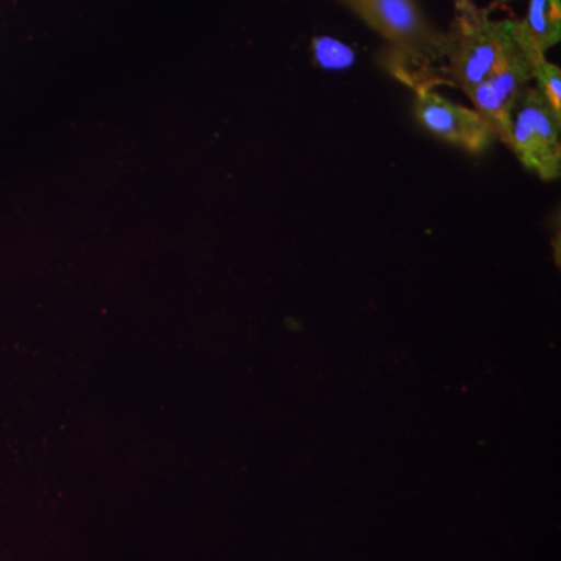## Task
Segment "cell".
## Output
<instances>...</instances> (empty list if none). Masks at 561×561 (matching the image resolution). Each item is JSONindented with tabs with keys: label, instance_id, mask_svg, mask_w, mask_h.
<instances>
[{
	"label": "cell",
	"instance_id": "1",
	"mask_svg": "<svg viewBox=\"0 0 561 561\" xmlns=\"http://www.w3.org/2000/svg\"><path fill=\"white\" fill-rule=\"evenodd\" d=\"M368 27L386 39L383 66L412 91L427 90L448 47V32L438 31L419 0H341Z\"/></svg>",
	"mask_w": 561,
	"mask_h": 561
},
{
	"label": "cell",
	"instance_id": "2",
	"mask_svg": "<svg viewBox=\"0 0 561 561\" xmlns=\"http://www.w3.org/2000/svg\"><path fill=\"white\" fill-rule=\"evenodd\" d=\"M515 20H493L490 10L457 14L448 31V47L437 69L432 70L427 90L451 87L470 95L489 79L519 46Z\"/></svg>",
	"mask_w": 561,
	"mask_h": 561
},
{
	"label": "cell",
	"instance_id": "3",
	"mask_svg": "<svg viewBox=\"0 0 561 561\" xmlns=\"http://www.w3.org/2000/svg\"><path fill=\"white\" fill-rule=\"evenodd\" d=\"M508 149L542 181L560 179L561 116L537 87H527L513 111Z\"/></svg>",
	"mask_w": 561,
	"mask_h": 561
},
{
	"label": "cell",
	"instance_id": "4",
	"mask_svg": "<svg viewBox=\"0 0 561 561\" xmlns=\"http://www.w3.org/2000/svg\"><path fill=\"white\" fill-rule=\"evenodd\" d=\"M538 58L542 57H535L522 41L511 57L468 95L474 110L494 133V138L507 147L511 144L513 111L534 80Z\"/></svg>",
	"mask_w": 561,
	"mask_h": 561
},
{
	"label": "cell",
	"instance_id": "5",
	"mask_svg": "<svg viewBox=\"0 0 561 561\" xmlns=\"http://www.w3.org/2000/svg\"><path fill=\"white\" fill-rule=\"evenodd\" d=\"M413 92V116L420 127L435 138L453 144L471 154L482 153L496 140L489 124L474 108L448 101L435 90Z\"/></svg>",
	"mask_w": 561,
	"mask_h": 561
},
{
	"label": "cell",
	"instance_id": "6",
	"mask_svg": "<svg viewBox=\"0 0 561 561\" xmlns=\"http://www.w3.org/2000/svg\"><path fill=\"white\" fill-rule=\"evenodd\" d=\"M516 25L524 46L546 57L561 41V0H529L526 18Z\"/></svg>",
	"mask_w": 561,
	"mask_h": 561
},
{
	"label": "cell",
	"instance_id": "7",
	"mask_svg": "<svg viewBox=\"0 0 561 561\" xmlns=\"http://www.w3.org/2000/svg\"><path fill=\"white\" fill-rule=\"evenodd\" d=\"M312 50L313 60L323 69H348L356 61V55L346 44L332 38L313 39Z\"/></svg>",
	"mask_w": 561,
	"mask_h": 561
},
{
	"label": "cell",
	"instance_id": "8",
	"mask_svg": "<svg viewBox=\"0 0 561 561\" xmlns=\"http://www.w3.org/2000/svg\"><path fill=\"white\" fill-rule=\"evenodd\" d=\"M535 87L545 95L546 101L561 116V69L548 58H538L534 68Z\"/></svg>",
	"mask_w": 561,
	"mask_h": 561
},
{
	"label": "cell",
	"instance_id": "9",
	"mask_svg": "<svg viewBox=\"0 0 561 561\" xmlns=\"http://www.w3.org/2000/svg\"><path fill=\"white\" fill-rule=\"evenodd\" d=\"M454 7H456L457 14L471 13L478 9L472 0H454Z\"/></svg>",
	"mask_w": 561,
	"mask_h": 561
},
{
	"label": "cell",
	"instance_id": "10",
	"mask_svg": "<svg viewBox=\"0 0 561 561\" xmlns=\"http://www.w3.org/2000/svg\"><path fill=\"white\" fill-rule=\"evenodd\" d=\"M500 5H505V3L512 2V0H496Z\"/></svg>",
	"mask_w": 561,
	"mask_h": 561
}]
</instances>
